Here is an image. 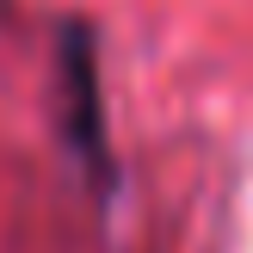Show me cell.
Wrapping results in <instances>:
<instances>
[{"label": "cell", "instance_id": "cell-1", "mask_svg": "<svg viewBox=\"0 0 253 253\" xmlns=\"http://www.w3.org/2000/svg\"><path fill=\"white\" fill-rule=\"evenodd\" d=\"M56 93H62V124H68L74 155L93 173H105V118H99V74H93V37L81 25L62 31L56 56Z\"/></svg>", "mask_w": 253, "mask_h": 253}]
</instances>
